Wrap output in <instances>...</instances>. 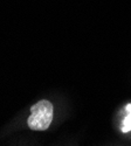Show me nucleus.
Wrapping results in <instances>:
<instances>
[{
    "label": "nucleus",
    "instance_id": "f03ea898",
    "mask_svg": "<svg viewBox=\"0 0 131 146\" xmlns=\"http://www.w3.org/2000/svg\"><path fill=\"white\" fill-rule=\"evenodd\" d=\"M125 109H126L128 115L124 118L123 124H122V132H124V133L131 131V104H128Z\"/></svg>",
    "mask_w": 131,
    "mask_h": 146
},
{
    "label": "nucleus",
    "instance_id": "f257e3e1",
    "mask_svg": "<svg viewBox=\"0 0 131 146\" xmlns=\"http://www.w3.org/2000/svg\"><path fill=\"white\" fill-rule=\"evenodd\" d=\"M53 113L54 108L49 101L42 100L37 104H34L31 108V116L27 120L29 129L35 131L47 130L53 120Z\"/></svg>",
    "mask_w": 131,
    "mask_h": 146
}]
</instances>
